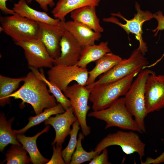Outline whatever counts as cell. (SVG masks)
<instances>
[{
	"instance_id": "14",
	"label": "cell",
	"mask_w": 164,
	"mask_h": 164,
	"mask_svg": "<svg viewBox=\"0 0 164 164\" xmlns=\"http://www.w3.org/2000/svg\"><path fill=\"white\" fill-rule=\"evenodd\" d=\"M77 120L71 107L63 113L55 117H50L45 121V124L52 126L55 132V137L52 143L53 145H62L66 138L70 135V127Z\"/></svg>"
},
{
	"instance_id": "35",
	"label": "cell",
	"mask_w": 164,
	"mask_h": 164,
	"mask_svg": "<svg viewBox=\"0 0 164 164\" xmlns=\"http://www.w3.org/2000/svg\"><path fill=\"white\" fill-rule=\"evenodd\" d=\"M8 0H0V9L6 14L13 15L15 12L12 9L8 8L6 6V2Z\"/></svg>"
},
{
	"instance_id": "32",
	"label": "cell",
	"mask_w": 164,
	"mask_h": 164,
	"mask_svg": "<svg viewBox=\"0 0 164 164\" xmlns=\"http://www.w3.org/2000/svg\"><path fill=\"white\" fill-rule=\"evenodd\" d=\"M153 18H155L158 22L157 27L152 30L155 32L154 36H156L159 31L164 29V16L161 11H159L153 14Z\"/></svg>"
},
{
	"instance_id": "11",
	"label": "cell",
	"mask_w": 164,
	"mask_h": 164,
	"mask_svg": "<svg viewBox=\"0 0 164 164\" xmlns=\"http://www.w3.org/2000/svg\"><path fill=\"white\" fill-rule=\"evenodd\" d=\"M24 50L28 66L36 68H51L54 59L49 53L45 46L39 38L26 41L15 42Z\"/></svg>"
},
{
	"instance_id": "31",
	"label": "cell",
	"mask_w": 164,
	"mask_h": 164,
	"mask_svg": "<svg viewBox=\"0 0 164 164\" xmlns=\"http://www.w3.org/2000/svg\"><path fill=\"white\" fill-rule=\"evenodd\" d=\"M89 164H111L108 161V151L107 148L103 150L100 154L91 159Z\"/></svg>"
},
{
	"instance_id": "34",
	"label": "cell",
	"mask_w": 164,
	"mask_h": 164,
	"mask_svg": "<svg viewBox=\"0 0 164 164\" xmlns=\"http://www.w3.org/2000/svg\"><path fill=\"white\" fill-rule=\"evenodd\" d=\"M163 162H164V151L161 155L155 159L148 157L144 162L141 160V163L142 164H157Z\"/></svg>"
},
{
	"instance_id": "25",
	"label": "cell",
	"mask_w": 164,
	"mask_h": 164,
	"mask_svg": "<svg viewBox=\"0 0 164 164\" xmlns=\"http://www.w3.org/2000/svg\"><path fill=\"white\" fill-rule=\"evenodd\" d=\"M65 111L62 106L58 103L54 107L45 109L43 111L35 116L30 117L28 118V123L24 127L19 130H14L13 131L16 134H22L31 127L45 121L51 115L62 113Z\"/></svg>"
},
{
	"instance_id": "15",
	"label": "cell",
	"mask_w": 164,
	"mask_h": 164,
	"mask_svg": "<svg viewBox=\"0 0 164 164\" xmlns=\"http://www.w3.org/2000/svg\"><path fill=\"white\" fill-rule=\"evenodd\" d=\"M60 56L54 60V65H76L80 59L82 47L68 31L66 30L60 41Z\"/></svg>"
},
{
	"instance_id": "10",
	"label": "cell",
	"mask_w": 164,
	"mask_h": 164,
	"mask_svg": "<svg viewBox=\"0 0 164 164\" xmlns=\"http://www.w3.org/2000/svg\"><path fill=\"white\" fill-rule=\"evenodd\" d=\"M48 79L53 84L64 90L72 81L85 86L88 77L87 68L74 65H54L48 71Z\"/></svg>"
},
{
	"instance_id": "22",
	"label": "cell",
	"mask_w": 164,
	"mask_h": 164,
	"mask_svg": "<svg viewBox=\"0 0 164 164\" xmlns=\"http://www.w3.org/2000/svg\"><path fill=\"white\" fill-rule=\"evenodd\" d=\"M111 52L108 42H101L98 45L95 44L82 48L80 59L76 65L87 68L88 64L96 61L106 53Z\"/></svg>"
},
{
	"instance_id": "17",
	"label": "cell",
	"mask_w": 164,
	"mask_h": 164,
	"mask_svg": "<svg viewBox=\"0 0 164 164\" xmlns=\"http://www.w3.org/2000/svg\"><path fill=\"white\" fill-rule=\"evenodd\" d=\"M12 9L22 16L36 22L53 25H60L62 21L53 18L45 12L35 10L28 5L26 0H19L14 3Z\"/></svg>"
},
{
	"instance_id": "26",
	"label": "cell",
	"mask_w": 164,
	"mask_h": 164,
	"mask_svg": "<svg viewBox=\"0 0 164 164\" xmlns=\"http://www.w3.org/2000/svg\"><path fill=\"white\" fill-rule=\"evenodd\" d=\"M29 68L38 78L43 80L46 83L49 88V92L54 96L56 102L60 104L65 110L71 107L69 99L65 96L60 88L46 79L42 68L40 71L38 69L34 67H29Z\"/></svg>"
},
{
	"instance_id": "4",
	"label": "cell",
	"mask_w": 164,
	"mask_h": 164,
	"mask_svg": "<svg viewBox=\"0 0 164 164\" xmlns=\"http://www.w3.org/2000/svg\"><path fill=\"white\" fill-rule=\"evenodd\" d=\"M88 116L104 121L105 128L116 127L124 130L143 133L126 107L124 97H121L110 106L104 109L90 112Z\"/></svg>"
},
{
	"instance_id": "18",
	"label": "cell",
	"mask_w": 164,
	"mask_h": 164,
	"mask_svg": "<svg viewBox=\"0 0 164 164\" xmlns=\"http://www.w3.org/2000/svg\"><path fill=\"white\" fill-rule=\"evenodd\" d=\"M96 6L88 5L73 11L70 13L72 20L84 24L95 32L101 33L104 29L96 14Z\"/></svg>"
},
{
	"instance_id": "12",
	"label": "cell",
	"mask_w": 164,
	"mask_h": 164,
	"mask_svg": "<svg viewBox=\"0 0 164 164\" xmlns=\"http://www.w3.org/2000/svg\"><path fill=\"white\" fill-rule=\"evenodd\" d=\"M145 105L148 114L164 108V75L151 74L145 84Z\"/></svg>"
},
{
	"instance_id": "28",
	"label": "cell",
	"mask_w": 164,
	"mask_h": 164,
	"mask_svg": "<svg viewBox=\"0 0 164 164\" xmlns=\"http://www.w3.org/2000/svg\"><path fill=\"white\" fill-rule=\"evenodd\" d=\"M84 136L82 132L79 133L76 149L72 155L70 164H80L86 162L90 161L99 154L94 150L88 152L84 149L82 144V141L84 138Z\"/></svg>"
},
{
	"instance_id": "13",
	"label": "cell",
	"mask_w": 164,
	"mask_h": 164,
	"mask_svg": "<svg viewBox=\"0 0 164 164\" xmlns=\"http://www.w3.org/2000/svg\"><path fill=\"white\" fill-rule=\"evenodd\" d=\"M65 20L58 25H53L39 22L38 38L45 46L51 56L54 59L58 58L60 54V41L66 30L64 26Z\"/></svg>"
},
{
	"instance_id": "7",
	"label": "cell",
	"mask_w": 164,
	"mask_h": 164,
	"mask_svg": "<svg viewBox=\"0 0 164 164\" xmlns=\"http://www.w3.org/2000/svg\"><path fill=\"white\" fill-rule=\"evenodd\" d=\"M147 59L137 49L134 50L128 59H122L110 70L99 76L98 79L88 86L109 83L124 78L136 71H141L147 65Z\"/></svg>"
},
{
	"instance_id": "5",
	"label": "cell",
	"mask_w": 164,
	"mask_h": 164,
	"mask_svg": "<svg viewBox=\"0 0 164 164\" xmlns=\"http://www.w3.org/2000/svg\"><path fill=\"white\" fill-rule=\"evenodd\" d=\"M1 31L11 37L15 43L38 38L39 22L28 19L15 13L10 16H1Z\"/></svg>"
},
{
	"instance_id": "16",
	"label": "cell",
	"mask_w": 164,
	"mask_h": 164,
	"mask_svg": "<svg viewBox=\"0 0 164 164\" xmlns=\"http://www.w3.org/2000/svg\"><path fill=\"white\" fill-rule=\"evenodd\" d=\"M63 24L65 29L72 34L82 48L95 44L101 37V33L80 22L73 20L65 21Z\"/></svg>"
},
{
	"instance_id": "29",
	"label": "cell",
	"mask_w": 164,
	"mask_h": 164,
	"mask_svg": "<svg viewBox=\"0 0 164 164\" xmlns=\"http://www.w3.org/2000/svg\"><path fill=\"white\" fill-rule=\"evenodd\" d=\"M80 126L77 120L72 125L70 133V138L68 145L62 151V155L66 164L70 163L72 155L75 151L77 142V136Z\"/></svg>"
},
{
	"instance_id": "3",
	"label": "cell",
	"mask_w": 164,
	"mask_h": 164,
	"mask_svg": "<svg viewBox=\"0 0 164 164\" xmlns=\"http://www.w3.org/2000/svg\"><path fill=\"white\" fill-rule=\"evenodd\" d=\"M155 72L149 69L141 70L125 96V105L140 130L146 132L145 119L148 115L145 105V88L149 76Z\"/></svg>"
},
{
	"instance_id": "19",
	"label": "cell",
	"mask_w": 164,
	"mask_h": 164,
	"mask_svg": "<svg viewBox=\"0 0 164 164\" xmlns=\"http://www.w3.org/2000/svg\"><path fill=\"white\" fill-rule=\"evenodd\" d=\"M101 0H58L51 13L55 18L65 20L69 13L80 8L88 5L97 6Z\"/></svg>"
},
{
	"instance_id": "27",
	"label": "cell",
	"mask_w": 164,
	"mask_h": 164,
	"mask_svg": "<svg viewBox=\"0 0 164 164\" xmlns=\"http://www.w3.org/2000/svg\"><path fill=\"white\" fill-rule=\"evenodd\" d=\"M27 152L21 145H12L7 152L6 158L3 162L7 164H25L31 162Z\"/></svg>"
},
{
	"instance_id": "33",
	"label": "cell",
	"mask_w": 164,
	"mask_h": 164,
	"mask_svg": "<svg viewBox=\"0 0 164 164\" xmlns=\"http://www.w3.org/2000/svg\"><path fill=\"white\" fill-rule=\"evenodd\" d=\"M27 4L31 3L32 1L37 2L40 7L44 11H48V6L52 7L55 5L54 0H26Z\"/></svg>"
},
{
	"instance_id": "20",
	"label": "cell",
	"mask_w": 164,
	"mask_h": 164,
	"mask_svg": "<svg viewBox=\"0 0 164 164\" xmlns=\"http://www.w3.org/2000/svg\"><path fill=\"white\" fill-rule=\"evenodd\" d=\"M122 59L119 56L111 52L105 54L95 61L94 67L88 71V77L86 86L93 83L98 76L108 71Z\"/></svg>"
},
{
	"instance_id": "23",
	"label": "cell",
	"mask_w": 164,
	"mask_h": 164,
	"mask_svg": "<svg viewBox=\"0 0 164 164\" xmlns=\"http://www.w3.org/2000/svg\"><path fill=\"white\" fill-rule=\"evenodd\" d=\"M14 118L8 120L4 114L1 113L0 116V150L2 152L9 144L21 145L18 140L16 134L11 128L12 123Z\"/></svg>"
},
{
	"instance_id": "24",
	"label": "cell",
	"mask_w": 164,
	"mask_h": 164,
	"mask_svg": "<svg viewBox=\"0 0 164 164\" xmlns=\"http://www.w3.org/2000/svg\"><path fill=\"white\" fill-rule=\"evenodd\" d=\"M25 77L13 78L0 75V105L3 107L10 102L9 96L13 93L23 81Z\"/></svg>"
},
{
	"instance_id": "30",
	"label": "cell",
	"mask_w": 164,
	"mask_h": 164,
	"mask_svg": "<svg viewBox=\"0 0 164 164\" xmlns=\"http://www.w3.org/2000/svg\"><path fill=\"white\" fill-rule=\"evenodd\" d=\"M53 154L51 159L46 163L55 164H66L62 155V145H53Z\"/></svg>"
},
{
	"instance_id": "2",
	"label": "cell",
	"mask_w": 164,
	"mask_h": 164,
	"mask_svg": "<svg viewBox=\"0 0 164 164\" xmlns=\"http://www.w3.org/2000/svg\"><path fill=\"white\" fill-rule=\"evenodd\" d=\"M141 71H135L129 76L108 83L96 85L90 87L89 101L92 104L93 111L106 109L120 97L125 96L135 77Z\"/></svg>"
},
{
	"instance_id": "8",
	"label": "cell",
	"mask_w": 164,
	"mask_h": 164,
	"mask_svg": "<svg viewBox=\"0 0 164 164\" xmlns=\"http://www.w3.org/2000/svg\"><path fill=\"white\" fill-rule=\"evenodd\" d=\"M135 7L137 13L134 15V18L131 19H126L118 12L117 13H111L112 16L104 18L103 20L105 22L117 25L122 28L128 35L130 33L134 34L139 43L137 49L144 55L147 51V47L142 37L143 33L142 26L144 22L153 18V14L149 11L142 10L140 5L137 2H135Z\"/></svg>"
},
{
	"instance_id": "6",
	"label": "cell",
	"mask_w": 164,
	"mask_h": 164,
	"mask_svg": "<svg viewBox=\"0 0 164 164\" xmlns=\"http://www.w3.org/2000/svg\"><path fill=\"white\" fill-rule=\"evenodd\" d=\"M115 145L120 146L127 155L137 153L140 161L145 156V144L137 133L132 131H118L108 134L97 145L94 150L100 154L104 149Z\"/></svg>"
},
{
	"instance_id": "21",
	"label": "cell",
	"mask_w": 164,
	"mask_h": 164,
	"mask_svg": "<svg viewBox=\"0 0 164 164\" xmlns=\"http://www.w3.org/2000/svg\"><path fill=\"white\" fill-rule=\"evenodd\" d=\"M49 128V126H47L42 131L32 137L26 136L22 134H16L18 140L28 153L31 162L34 164H46L49 161L41 155L36 143L38 137L43 133L47 132Z\"/></svg>"
},
{
	"instance_id": "9",
	"label": "cell",
	"mask_w": 164,
	"mask_h": 164,
	"mask_svg": "<svg viewBox=\"0 0 164 164\" xmlns=\"http://www.w3.org/2000/svg\"><path fill=\"white\" fill-rule=\"evenodd\" d=\"M63 92L70 101L71 107L80 123L82 133L84 136H87L91 130L86 121L87 115L90 109L88 101L91 89L77 83L68 86Z\"/></svg>"
},
{
	"instance_id": "1",
	"label": "cell",
	"mask_w": 164,
	"mask_h": 164,
	"mask_svg": "<svg viewBox=\"0 0 164 164\" xmlns=\"http://www.w3.org/2000/svg\"><path fill=\"white\" fill-rule=\"evenodd\" d=\"M23 82L22 87L10 95L9 98L20 99L22 104H30L36 115L42 112L44 109L57 104L54 96L50 94L46 83L32 71L28 73Z\"/></svg>"
}]
</instances>
